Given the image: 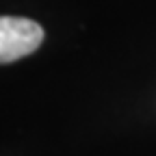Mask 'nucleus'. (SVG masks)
<instances>
[{
    "mask_svg": "<svg viewBox=\"0 0 156 156\" xmlns=\"http://www.w3.org/2000/svg\"><path fill=\"white\" fill-rule=\"evenodd\" d=\"M44 41V28L28 17H0V63L33 54Z\"/></svg>",
    "mask_w": 156,
    "mask_h": 156,
    "instance_id": "f257e3e1",
    "label": "nucleus"
}]
</instances>
